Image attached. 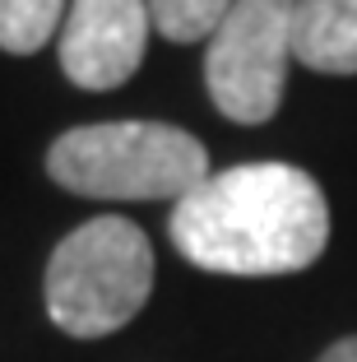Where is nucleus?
I'll return each instance as SVG.
<instances>
[{"label":"nucleus","mask_w":357,"mask_h":362,"mask_svg":"<svg viewBox=\"0 0 357 362\" xmlns=\"http://www.w3.org/2000/svg\"><path fill=\"white\" fill-rule=\"evenodd\" d=\"M297 0H237L204 52L209 98L237 126H264L283 103Z\"/></svg>","instance_id":"nucleus-4"},{"label":"nucleus","mask_w":357,"mask_h":362,"mask_svg":"<svg viewBox=\"0 0 357 362\" xmlns=\"http://www.w3.org/2000/svg\"><path fill=\"white\" fill-rule=\"evenodd\" d=\"M172 246L209 274H297L329 242V204L293 163L209 172L168 218Z\"/></svg>","instance_id":"nucleus-1"},{"label":"nucleus","mask_w":357,"mask_h":362,"mask_svg":"<svg viewBox=\"0 0 357 362\" xmlns=\"http://www.w3.org/2000/svg\"><path fill=\"white\" fill-rule=\"evenodd\" d=\"M293 61L320 75H357V0H297Z\"/></svg>","instance_id":"nucleus-6"},{"label":"nucleus","mask_w":357,"mask_h":362,"mask_svg":"<svg viewBox=\"0 0 357 362\" xmlns=\"http://www.w3.org/2000/svg\"><path fill=\"white\" fill-rule=\"evenodd\" d=\"M148 0H74L61 23V70L88 93L121 88L144 61Z\"/></svg>","instance_id":"nucleus-5"},{"label":"nucleus","mask_w":357,"mask_h":362,"mask_svg":"<svg viewBox=\"0 0 357 362\" xmlns=\"http://www.w3.org/2000/svg\"><path fill=\"white\" fill-rule=\"evenodd\" d=\"M320 362H357V334H348V339L329 344V349L320 353Z\"/></svg>","instance_id":"nucleus-9"},{"label":"nucleus","mask_w":357,"mask_h":362,"mask_svg":"<svg viewBox=\"0 0 357 362\" xmlns=\"http://www.w3.org/2000/svg\"><path fill=\"white\" fill-rule=\"evenodd\" d=\"M65 23V0H0V47L33 56L52 42Z\"/></svg>","instance_id":"nucleus-7"},{"label":"nucleus","mask_w":357,"mask_h":362,"mask_svg":"<svg viewBox=\"0 0 357 362\" xmlns=\"http://www.w3.org/2000/svg\"><path fill=\"white\" fill-rule=\"evenodd\" d=\"M56 186L88 200H181L209 177V153L168 121L74 126L47 149Z\"/></svg>","instance_id":"nucleus-2"},{"label":"nucleus","mask_w":357,"mask_h":362,"mask_svg":"<svg viewBox=\"0 0 357 362\" xmlns=\"http://www.w3.org/2000/svg\"><path fill=\"white\" fill-rule=\"evenodd\" d=\"M153 293V246L121 214L88 218L47 260V316L74 339H103Z\"/></svg>","instance_id":"nucleus-3"},{"label":"nucleus","mask_w":357,"mask_h":362,"mask_svg":"<svg viewBox=\"0 0 357 362\" xmlns=\"http://www.w3.org/2000/svg\"><path fill=\"white\" fill-rule=\"evenodd\" d=\"M237 0H148V19L168 42H200L213 37Z\"/></svg>","instance_id":"nucleus-8"}]
</instances>
